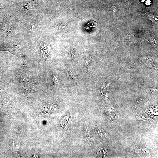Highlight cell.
<instances>
[{"instance_id": "6da1fadb", "label": "cell", "mask_w": 158, "mask_h": 158, "mask_svg": "<svg viewBox=\"0 0 158 158\" xmlns=\"http://www.w3.org/2000/svg\"><path fill=\"white\" fill-rule=\"evenodd\" d=\"M11 20L9 17L5 16L0 21V40L4 41L11 35L12 33Z\"/></svg>"}, {"instance_id": "7a4b0ae2", "label": "cell", "mask_w": 158, "mask_h": 158, "mask_svg": "<svg viewBox=\"0 0 158 158\" xmlns=\"http://www.w3.org/2000/svg\"><path fill=\"white\" fill-rule=\"evenodd\" d=\"M85 130L86 133V138L87 139L90 140L91 139H93V138L91 134L89 127L88 125L86 123H84Z\"/></svg>"}, {"instance_id": "3957f363", "label": "cell", "mask_w": 158, "mask_h": 158, "mask_svg": "<svg viewBox=\"0 0 158 158\" xmlns=\"http://www.w3.org/2000/svg\"><path fill=\"white\" fill-rule=\"evenodd\" d=\"M53 79V80L54 81V82L55 83V84L56 85V84H57L56 83H58V80L54 76Z\"/></svg>"}, {"instance_id": "277c9868", "label": "cell", "mask_w": 158, "mask_h": 158, "mask_svg": "<svg viewBox=\"0 0 158 158\" xmlns=\"http://www.w3.org/2000/svg\"><path fill=\"white\" fill-rule=\"evenodd\" d=\"M4 63L0 59V66L3 67L4 66Z\"/></svg>"}, {"instance_id": "5b68a950", "label": "cell", "mask_w": 158, "mask_h": 158, "mask_svg": "<svg viewBox=\"0 0 158 158\" xmlns=\"http://www.w3.org/2000/svg\"><path fill=\"white\" fill-rule=\"evenodd\" d=\"M6 7H5L3 8H0V14L5 9Z\"/></svg>"}]
</instances>
